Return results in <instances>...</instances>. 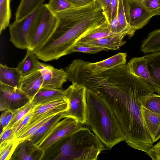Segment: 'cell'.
I'll return each mask as SVG.
<instances>
[{"label": "cell", "instance_id": "1", "mask_svg": "<svg viewBox=\"0 0 160 160\" xmlns=\"http://www.w3.org/2000/svg\"><path fill=\"white\" fill-rule=\"evenodd\" d=\"M154 92L151 86L133 75L125 83L106 88L98 94L114 111L127 144L146 153L154 143L143 118L141 102Z\"/></svg>", "mask_w": 160, "mask_h": 160}, {"label": "cell", "instance_id": "2", "mask_svg": "<svg viewBox=\"0 0 160 160\" xmlns=\"http://www.w3.org/2000/svg\"><path fill=\"white\" fill-rule=\"evenodd\" d=\"M58 26L49 39L34 52L45 62L57 60L71 51L86 33L106 20L103 12L96 0L80 7H72L55 14Z\"/></svg>", "mask_w": 160, "mask_h": 160}, {"label": "cell", "instance_id": "3", "mask_svg": "<svg viewBox=\"0 0 160 160\" xmlns=\"http://www.w3.org/2000/svg\"><path fill=\"white\" fill-rule=\"evenodd\" d=\"M86 123L105 150L125 141L126 137L113 110L102 97L86 88Z\"/></svg>", "mask_w": 160, "mask_h": 160}, {"label": "cell", "instance_id": "4", "mask_svg": "<svg viewBox=\"0 0 160 160\" xmlns=\"http://www.w3.org/2000/svg\"><path fill=\"white\" fill-rule=\"evenodd\" d=\"M104 150L97 136L82 127L46 149L41 160H96Z\"/></svg>", "mask_w": 160, "mask_h": 160}, {"label": "cell", "instance_id": "5", "mask_svg": "<svg viewBox=\"0 0 160 160\" xmlns=\"http://www.w3.org/2000/svg\"><path fill=\"white\" fill-rule=\"evenodd\" d=\"M58 22L57 17L49 10L46 4H41L30 48L34 51L42 46L53 34Z\"/></svg>", "mask_w": 160, "mask_h": 160}, {"label": "cell", "instance_id": "6", "mask_svg": "<svg viewBox=\"0 0 160 160\" xmlns=\"http://www.w3.org/2000/svg\"><path fill=\"white\" fill-rule=\"evenodd\" d=\"M40 6L28 15L9 24L10 41L16 48H30Z\"/></svg>", "mask_w": 160, "mask_h": 160}, {"label": "cell", "instance_id": "7", "mask_svg": "<svg viewBox=\"0 0 160 160\" xmlns=\"http://www.w3.org/2000/svg\"><path fill=\"white\" fill-rule=\"evenodd\" d=\"M69 107L65 118H72L81 124L86 123V88L83 85L72 83L65 89Z\"/></svg>", "mask_w": 160, "mask_h": 160}, {"label": "cell", "instance_id": "8", "mask_svg": "<svg viewBox=\"0 0 160 160\" xmlns=\"http://www.w3.org/2000/svg\"><path fill=\"white\" fill-rule=\"evenodd\" d=\"M126 19L129 25L135 31L147 24L153 17L140 0H123Z\"/></svg>", "mask_w": 160, "mask_h": 160}, {"label": "cell", "instance_id": "9", "mask_svg": "<svg viewBox=\"0 0 160 160\" xmlns=\"http://www.w3.org/2000/svg\"><path fill=\"white\" fill-rule=\"evenodd\" d=\"M0 110L13 112L25 106L31 98L19 88L0 83Z\"/></svg>", "mask_w": 160, "mask_h": 160}, {"label": "cell", "instance_id": "10", "mask_svg": "<svg viewBox=\"0 0 160 160\" xmlns=\"http://www.w3.org/2000/svg\"><path fill=\"white\" fill-rule=\"evenodd\" d=\"M82 125L72 118H65L57 124L51 132L38 146L44 151L58 140L83 127Z\"/></svg>", "mask_w": 160, "mask_h": 160}, {"label": "cell", "instance_id": "11", "mask_svg": "<svg viewBox=\"0 0 160 160\" xmlns=\"http://www.w3.org/2000/svg\"><path fill=\"white\" fill-rule=\"evenodd\" d=\"M38 68L43 79L42 87L61 89L68 79L67 73L62 68L57 69L39 61Z\"/></svg>", "mask_w": 160, "mask_h": 160}, {"label": "cell", "instance_id": "12", "mask_svg": "<svg viewBox=\"0 0 160 160\" xmlns=\"http://www.w3.org/2000/svg\"><path fill=\"white\" fill-rule=\"evenodd\" d=\"M44 152L28 138L18 142L10 160H41Z\"/></svg>", "mask_w": 160, "mask_h": 160}, {"label": "cell", "instance_id": "13", "mask_svg": "<svg viewBox=\"0 0 160 160\" xmlns=\"http://www.w3.org/2000/svg\"><path fill=\"white\" fill-rule=\"evenodd\" d=\"M126 36L129 38L132 36L130 32H124L112 34L98 39L76 44L101 48L105 51L117 50L125 44L126 41L123 39Z\"/></svg>", "mask_w": 160, "mask_h": 160}, {"label": "cell", "instance_id": "14", "mask_svg": "<svg viewBox=\"0 0 160 160\" xmlns=\"http://www.w3.org/2000/svg\"><path fill=\"white\" fill-rule=\"evenodd\" d=\"M126 53L119 52L108 58L92 63L83 60L84 66L92 73L98 74L118 66L125 64Z\"/></svg>", "mask_w": 160, "mask_h": 160}, {"label": "cell", "instance_id": "15", "mask_svg": "<svg viewBox=\"0 0 160 160\" xmlns=\"http://www.w3.org/2000/svg\"><path fill=\"white\" fill-rule=\"evenodd\" d=\"M43 79L39 70L22 77L20 88L31 99L42 87Z\"/></svg>", "mask_w": 160, "mask_h": 160}, {"label": "cell", "instance_id": "16", "mask_svg": "<svg viewBox=\"0 0 160 160\" xmlns=\"http://www.w3.org/2000/svg\"><path fill=\"white\" fill-rule=\"evenodd\" d=\"M126 66L131 73L149 84L154 90L155 86L151 80L147 67V60L145 56L132 58Z\"/></svg>", "mask_w": 160, "mask_h": 160}, {"label": "cell", "instance_id": "17", "mask_svg": "<svg viewBox=\"0 0 160 160\" xmlns=\"http://www.w3.org/2000/svg\"><path fill=\"white\" fill-rule=\"evenodd\" d=\"M66 98L65 90L42 87L31 101L36 106Z\"/></svg>", "mask_w": 160, "mask_h": 160}, {"label": "cell", "instance_id": "18", "mask_svg": "<svg viewBox=\"0 0 160 160\" xmlns=\"http://www.w3.org/2000/svg\"><path fill=\"white\" fill-rule=\"evenodd\" d=\"M66 112H61L54 115L29 138L35 145L38 146L51 132L57 124L65 118Z\"/></svg>", "mask_w": 160, "mask_h": 160}, {"label": "cell", "instance_id": "19", "mask_svg": "<svg viewBox=\"0 0 160 160\" xmlns=\"http://www.w3.org/2000/svg\"><path fill=\"white\" fill-rule=\"evenodd\" d=\"M147 67L151 80L154 86V90L160 95V51L146 54Z\"/></svg>", "mask_w": 160, "mask_h": 160}, {"label": "cell", "instance_id": "20", "mask_svg": "<svg viewBox=\"0 0 160 160\" xmlns=\"http://www.w3.org/2000/svg\"><path fill=\"white\" fill-rule=\"evenodd\" d=\"M68 107L69 102L67 98L37 105L33 109V115L31 120L51 112H60L66 111Z\"/></svg>", "mask_w": 160, "mask_h": 160}, {"label": "cell", "instance_id": "21", "mask_svg": "<svg viewBox=\"0 0 160 160\" xmlns=\"http://www.w3.org/2000/svg\"><path fill=\"white\" fill-rule=\"evenodd\" d=\"M22 77L17 67L0 64V83L20 88Z\"/></svg>", "mask_w": 160, "mask_h": 160}, {"label": "cell", "instance_id": "22", "mask_svg": "<svg viewBox=\"0 0 160 160\" xmlns=\"http://www.w3.org/2000/svg\"><path fill=\"white\" fill-rule=\"evenodd\" d=\"M27 50L25 58L17 67L22 77L38 70V58L32 50L28 48Z\"/></svg>", "mask_w": 160, "mask_h": 160}, {"label": "cell", "instance_id": "23", "mask_svg": "<svg viewBox=\"0 0 160 160\" xmlns=\"http://www.w3.org/2000/svg\"><path fill=\"white\" fill-rule=\"evenodd\" d=\"M141 111L145 126L154 142L160 124V114L152 112L142 106Z\"/></svg>", "mask_w": 160, "mask_h": 160}, {"label": "cell", "instance_id": "24", "mask_svg": "<svg viewBox=\"0 0 160 160\" xmlns=\"http://www.w3.org/2000/svg\"><path fill=\"white\" fill-rule=\"evenodd\" d=\"M140 50L145 53L160 51V28L149 33L142 41Z\"/></svg>", "mask_w": 160, "mask_h": 160}, {"label": "cell", "instance_id": "25", "mask_svg": "<svg viewBox=\"0 0 160 160\" xmlns=\"http://www.w3.org/2000/svg\"><path fill=\"white\" fill-rule=\"evenodd\" d=\"M112 34L113 33L111 32L109 24L106 20L103 22L86 33L77 43L98 39Z\"/></svg>", "mask_w": 160, "mask_h": 160}, {"label": "cell", "instance_id": "26", "mask_svg": "<svg viewBox=\"0 0 160 160\" xmlns=\"http://www.w3.org/2000/svg\"><path fill=\"white\" fill-rule=\"evenodd\" d=\"M45 0H21L15 13V20L28 15L39 7Z\"/></svg>", "mask_w": 160, "mask_h": 160}, {"label": "cell", "instance_id": "27", "mask_svg": "<svg viewBox=\"0 0 160 160\" xmlns=\"http://www.w3.org/2000/svg\"><path fill=\"white\" fill-rule=\"evenodd\" d=\"M117 15L118 25L116 33L128 32L133 36L136 31L132 28L128 23L125 13L123 0H118Z\"/></svg>", "mask_w": 160, "mask_h": 160}, {"label": "cell", "instance_id": "28", "mask_svg": "<svg viewBox=\"0 0 160 160\" xmlns=\"http://www.w3.org/2000/svg\"><path fill=\"white\" fill-rule=\"evenodd\" d=\"M11 16L10 0H0V33L9 25Z\"/></svg>", "mask_w": 160, "mask_h": 160}, {"label": "cell", "instance_id": "29", "mask_svg": "<svg viewBox=\"0 0 160 160\" xmlns=\"http://www.w3.org/2000/svg\"><path fill=\"white\" fill-rule=\"evenodd\" d=\"M141 106L154 112L160 114V95L154 93L143 98Z\"/></svg>", "mask_w": 160, "mask_h": 160}, {"label": "cell", "instance_id": "30", "mask_svg": "<svg viewBox=\"0 0 160 160\" xmlns=\"http://www.w3.org/2000/svg\"><path fill=\"white\" fill-rule=\"evenodd\" d=\"M18 142L14 138L0 144V160H10Z\"/></svg>", "mask_w": 160, "mask_h": 160}, {"label": "cell", "instance_id": "31", "mask_svg": "<svg viewBox=\"0 0 160 160\" xmlns=\"http://www.w3.org/2000/svg\"><path fill=\"white\" fill-rule=\"evenodd\" d=\"M35 106L31 101L24 106L13 112L11 120L3 131L12 128L15 123L32 109Z\"/></svg>", "mask_w": 160, "mask_h": 160}, {"label": "cell", "instance_id": "32", "mask_svg": "<svg viewBox=\"0 0 160 160\" xmlns=\"http://www.w3.org/2000/svg\"><path fill=\"white\" fill-rule=\"evenodd\" d=\"M46 5L55 14L73 7L67 0H50Z\"/></svg>", "mask_w": 160, "mask_h": 160}, {"label": "cell", "instance_id": "33", "mask_svg": "<svg viewBox=\"0 0 160 160\" xmlns=\"http://www.w3.org/2000/svg\"><path fill=\"white\" fill-rule=\"evenodd\" d=\"M33 115L32 109L14 125L12 128L15 138L18 133L28 124Z\"/></svg>", "mask_w": 160, "mask_h": 160}, {"label": "cell", "instance_id": "34", "mask_svg": "<svg viewBox=\"0 0 160 160\" xmlns=\"http://www.w3.org/2000/svg\"><path fill=\"white\" fill-rule=\"evenodd\" d=\"M105 50L101 48L76 44L71 51V53L75 52H81L86 53L95 54Z\"/></svg>", "mask_w": 160, "mask_h": 160}, {"label": "cell", "instance_id": "35", "mask_svg": "<svg viewBox=\"0 0 160 160\" xmlns=\"http://www.w3.org/2000/svg\"><path fill=\"white\" fill-rule=\"evenodd\" d=\"M118 0H111L109 4L106 20L109 24L117 14Z\"/></svg>", "mask_w": 160, "mask_h": 160}, {"label": "cell", "instance_id": "36", "mask_svg": "<svg viewBox=\"0 0 160 160\" xmlns=\"http://www.w3.org/2000/svg\"><path fill=\"white\" fill-rule=\"evenodd\" d=\"M147 9L151 12L160 9V0H140Z\"/></svg>", "mask_w": 160, "mask_h": 160}, {"label": "cell", "instance_id": "37", "mask_svg": "<svg viewBox=\"0 0 160 160\" xmlns=\"http://www.w3.org/2000/svg\"><path fill=\"white\" fill-rule=\"evenodd\" d=\"M146 153L153 160H160V140Z\"/></svg>", "mask_w": 160, "mask_h": 160}, {"label": "cell", "instance_id": "38", "mask_svg": "<svg viewBox=\"0 0 160 160\" xmlns=\"http://www.w3.org/2000/svg\"><path fill=\"white\" fill-rule=\"evenodd\" d=\"M14 138L12 128L7 129L0 133V144Z\"/></svg>", "mask_w": 160, "mask_h": 160}, {"label": "cell", "instance_id": "39", "mask_svg": "<svg viewBox=\"0 0 160 160\" xmlns=\"http://www.w3.org/2000/svg\"><path fill=\"white\" fill-rule=\"evenodd\" d=\"M100 6L105 16L107 17L109 7L111 0H96Z\"/></svg>", "mask_w": 160, "mask_h": 160}, {"label": "cell", "instance_id": "40", "mask_svg": "<svg viewBox=\"0 0 160 160\" xmlns=\"http://www.w3.org/2000/svg\"><path fill=\"white\" fill-rule=\"evenodd\" d=\"M74 7H82L90 3L93 0H67Z\"/></svg>", "mask_w": 160, "mask_h": 160}, {"label": "cell", "instance_id": "41", "mask_svg": "<svg viewBox=\"0 0 160 160\" xmlns=\"http://www.w3.org/2000/svg\"><path fill=\"white\" fill-rule=\"evenodd\" d=\"M109 25L111 32L113 34L116 33V30L118 25V18L117 14Z\"/></svg>", "mask_w": 160, "mask_h": 160}, {"label": "cell", "instance_id": "42", "mask_svg": "<svg viewBox=\"0 0 160 160\" xmlns=\"http://www.w3.org/2000/svg\"><path fill=\"white\" fill-rule=\"evenodd\" d=\"M7 111L2 112L0 117L1 133L6 127V121Z\"/></svg>", "mask_w": 160, "mask_h": 160}, {"label": "cell", "instance_id": "43", "mask_svg": "<svg viewBox=\"0 0 160 160\" xmlns=\"http://www.w3.org/2000/svg\"><path fill=\"white\" fill-rule=\"evenodd\" d=\"M7 111V115H6V127L3 130V131L6 128L7 126L8 125V124L9 123L11 119L12 118V112L9 111V110H6ZM2 131V132H3Z\"/></svg>", "mask_w": 160, "mask_h": 160}, {"label": "cell", "instance_id": "44", "mask_svg": "<svg viewBox=\"0 0 160 160\" xmlns=\"http://www.w3.org/2000/svg\"><path fill=\"white\" fill-rule=\"evenodd\" d=\"M160 138V124L159 127L155 135L154 139V142L157 141Z\"/></svg>", "mask_w": 160, "mask_h": 160}, {"label": "cell", "instance_id": "45", "mask_svg": "<svg viewBox=\"0 0 160 160\" xmlns=\"http://www.w3.org/2000/svg\"><path fill=\"white\" fill-rule=\"evenodd\" d=\"M152 14L153 16H154L160 15V9L153 12Z\"/></svg>", "mask_w": 160, "mask_h": 160}]
</instances>
